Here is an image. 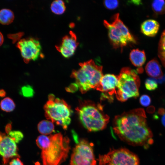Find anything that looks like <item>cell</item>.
I'll use <instances>...</instances> for the list:
<instances>
[{
  "mask_svg": "<svg viewBox=\"0 0 165 165\" xmlns=\"http://www.w3.org/2000/svg\"><path fill=\"white\" fill-rule=\"evenodd\" d=\"M145 112L138 108L116 116L113 120L115 133L123 141L134 146L148 148L153 142V134L147 124Z\"/></svg>",
  "mask_w": 165,
  "mask_h": 165,
  "instance_id": "1",
  "label": "cell"
},
{
  "mask_svg": "<svg viewBox=\"0 0 165 165\" xmlns=\"http://www.w3.org/2000/svg\"><path fill=\"white\" fill-rule=\"evenodd\" d=\"M36 141L42 150L43 165H60L67 158L70 149V140L61 133L48 136L40 135Z\"/></svg>",
  "mask_w": 165,
  "mask_h": 165,
  "instance_id": "2",
  "label": "cell"
},
{
  "mask_svg": "<svg viewBox=\"0 0 165 165\" xmlns=\"http://www.w3.org/2000/svg\"><path fill=\"white\" fill-rule=\"evenodd\" d=\"M75 110L82 125L89 131L103 130L109 122V117L104 112L103 107L100 104L80 100Z\"/></svg>",
  "mask_w": 165,
  "mask_h": 165,
  "instance_id": "3",
  "label": "cell"
},
{
  "mask_svg": "<svg viewBox=\"0 0 165 165\" xmlns=\"http://www.w3.org/2000/svg\"><path fill=\"white\" fill-rule=\"evenodd\" d=\"M80 68L72 71L71 77L82 94L92 89H96L103 76L102 66L96 64L92 60L80 63Z\"/></svg>",
  "mask_w": 165,
  "mask_h": 165,
  "instance_id": "4",
  "label": "cell"
},
{
  "mask_svg": "<svg viewBox=\"0 0 165 165\" xmlns=\"http://www.w3.org/2000/svg\"><path fill=\"white\" fill-rule=\"evenodd\" d=\"M137 73L129 67L121 69L117 76L118 81L115 93L118 100L123 102L129 98L138 97L141 82Z\"/></svg>",
  "mask_w": 165,
  "mask_h": 165,
  "instance_id": "5",
  "label": "cell"
},
{
  "mask_svg": "<svg viewBox=\"0 0 165 165\" xmlns=\"http://www.w3.org/2000/svg\"><path fill=\"white\" fill-rule=\"evenodd\" d=\"M48 100L44 107L46 118L66 130L71 121L72 111L70 106L63 100L55 98L53 94L49 95Z\"/></svg>",
  "mask_w": 165,
  "mask_h": 165,
  "instance_id": "6",
  "label": "cell"
},
{
  "mask_svg": "<svg viewBox=\"0 0 165 165\" xmlns=\"http://www.w3.org/2000/svg\"><path fill=\"white\" fill-rule=\"evenodd\" d=\"M111 22L104 21V24L108 30L109 40L115 49L123 48L129 43H136V41L128 29L120 20L117 13L112 17Z\"/></svg>",
  "mask_w": 165,
  "mask_h": 165,
  "instance_id": "7",
  "label": "cell"
},
{
  "mask_svg": "<svg viewBox=\"0 0 165 165\" xmlns=\"http://www.w3.org/2000/svg\"><path fill=\"white\" fill-rule=\"evenodd\" d=\"M99 165H139L135 154L124 148L111 149L107 154L100 155Z\"/></svg>",
  "mask_w": 165,
  "mask_h": 165,
  "instance_id": "8",
  "label": "cell"
},
{
  "mask_svg": "<svg viewBox=\"0 0 165 165\" xmlns=\"http://www.w3.org/2000/svg\"><path fill=\"white\" fill-rule=\"evenodd\" d=\"M71 165H96L92 145L84 139L77 142L70 160Z\"/></svg>",
  "mask_w": 165,
  "mask_h": 165,
  "instance_id": "9",
  "label": "cell"
},
{
  "mask_svg": "<svg viewBox=\"0 0 165 165\" xmlns=\"http://www.w3.org/2000/svg\"><path fill=\"white\" fill-rule=\"evenodd\" d=\"M16 47L20 50L24 62L28 63L30 61H35L39 57H44L40 43L38 39L28 38L20 40Z\"/></svg>",
  "mask_w": 165,
  "mask_h": 165,
  "instance_id": "10",
  "label": "cell"
},
{
  "mask_svg": "<svg viewBox=\"0 0 165 165\" xmlns=\"http://www.w3.org/2000/svg\"><path fill=\"white\" fill-rule=\"evenodd\" d=\"M0 155L5 164L13 158L19 157L16 142L8 135L0 133Z\"/></svg>",
  "mask_w": 165,
  "mask_h": 165,
  "instance_id": "11",
  "label": "cell"
},
{
  "mask_svg": "<svg viewBox=\"0 0 165 165\" xmlns=\"http://www.w3.org/2000/svg\"><path fill=\"white\" fill-rule=\"evenodd\" d=\"M78 45L75 34L71 31L68 35L63 37L60 44L56 47L63 57L68 58L74 54Z\"/></svg>",
  "mask_w": 165,
  "mask_h": 165,
  "instance_id": "12",
  "label": "cell"
},
{
  "mask_svg": "<svg viewBox=\"0 0 165 165\" xmlns=\"http://www.w3.org/2000/svg\"><path fill=\"white\" fill-rule=\"evenodd\" d=\"M118 81L117 76L111 74H105L101 77L96 89L102 92L108 93L112 96L115 94Z\"/></svg>",
  "mask_w": 165,
  "mask_h": 165,
  "instance_id": "13",
  "label": "cell"
},
{
  "mask_svg": "<svg viewBox=\"0 0 165 165\" xmlns=\"http://www.w3.org/2000/svg\"><path fill=\"white\" fill-rule=\"evenodd\" d=\"M160 27L159 23L152 19L147 20L141 25V30L143 34L149 37H154L157 34Z\"/></svg>",
  "mask_w": 165,
  "mask_h": 165,
  "instance_id": "14",
  "label": "cell"
},
{
  "mask_svg": "<svg viewBox=\"0 0 165 165\" xmlns=\"http://www.w3.org/2000/svg\"><path fill=\"white\" fill-rule=\"evenodd\" d=\"M145 70L147 74L152 77L158 79L163 76L161 66L156 59H152L147 63Z\"/></svg>",
  "mask_w": 165,
  "mask_h": 165,
  "instance_id": "15",
  "label": "cell"
},
{
  "mask_svg": "<svg viewBox=\"0 0 165 165\" xmlns=\"http://www.w3.org/2000/svg\"><path fill=\"white\" fill-rule=\"evenodd\" d=\"M129 57L134 66L140 68L144 64L146 59L144 51L138 49L132 50L130 53Z\"/></svg>",
  "mask_w": 165,
  "mask_h": 165,
  "instance_id": "16",
  "label": "cell"
},
{
  "mask_svg": "<svg viewBox=\"0 0 165 165\" xmlns=\"http://www.w3.org/2000/svg\"><path fill=\"white\" fill-rule=\"evenodd\" d=\"M53 123L48 120H43L38 124V129L39 132L43 135H48L54 131Z\"/></svg>",
  "mask_w": 165,
  "mask_h": 165,
  "instance_id": "17",
  "label": "cell"
},
{
  "mask_svg": "<svg viewBox=\"0 0 165 165\" xmlns=\"http://www.w3.org/2000/svg\"><path fill=\"white\" fill-rule=\"evenodd\" d=\"M14 16L13 12L7 9L0 10V23L3 25H8L13 21Z\"/></svg>",
  "mask_w": 165,
  "mask_h": 165,
  "instance_id": "18",
  "label": "cell"
},
{
  "mask_svg": "<svg viewBox=\"0 0 165 165\" xmlns=\"http://www.w3.org/2000/svg\"><path fill=\"white\" fill-rule=\"evenodd\" d=\"M158 54L163 65L165 67V30L162 33L159 42Z\"/></svg>",
  "mask_w": 165,
  "mask_h": 165,
  "instance_id": "19",
  "label": "cell"
},
{
  "mask_svg": "<svg viewBox=\"0 0 165 165\" xmlns=\"http://www.w3.org/2000/svg\"><path fill=\"white\" fill-rule=\"evenodd\" d=\"M50 9L52 12L56 14H62L66 9L65 3L62 0L54 1L51 4Z\"/></svg>",
  "mask_w": 165,
  "mask_h": 165,
  "instance_id": "20",
  "label": "cell"
},
{
  "mask_svg": "<svg viewBox=\"0 0 165 165\" xmlns=\"http://www.w3.org/2000/svg\"><path fill=\"white\" fill-rule=\"evenodd\" d=\"M0 107L3 111L10 112L14 109L15 104L11 98L9 97H6L0 101Z\"/></svg>",
  "mask_w": 165,
  "mask_h": 165,
  "instance_id": "21",
  "label": "cell"
},
{
  "mask_svg": "<svg viewBox=\"0 0 165 165\" xmlns=\"http://www.w3.org/2000/svg\"><path fill=\"white\" fill-rule=\"evenodd\" d=\"M152 7L153 11L158 14L165 13V1L154 0L152 4Z\"/></svg>",
  "mask_w": 165,
  "mask_h": 165,
  "instance_id": "22",
  "label": "cell"
},
{
  "mask_svg": "<svg viewBox=\"0 0 165 165\" xmlns=\"http://www.w3.org/2000/svg\"><path fill=\"white\" fill-rule=\"evenodd\" d=\"M20 95L29 98L33 97L34 92L33 88L30 86L26 85L22 86L20 91Z\"/></svg>",
  "mask_w": 165,
  "mask_h": 165,
  "instance_id": "23",
  "label": "cell"
},
{
  "mask_svg": "<svg viewBox=\"0 0 165 165\" xmlns=\"http://www.w3.org/2000/svg\"><path fill=\"white\" fill-rule=\"evenodd\" d=\"M145 84L146 88L148 90H154L158 88L157 82L155 78H148L146 79Z\"/></svg>",
  "mask_w": 165,
  "mask_h": 165,
  "instance_id": "24",
  "label": "cell"
},
{
  "mask_svg": "<svg viewBox=\"0 0 165 165\" xmlns=\"http://www.w3.org/2000/svg\"><path fill=\"white\" fill-rule=\"evenodd\" d=\"M8 134V135L16 143H19L24 137L23 133L21 131L18 130L10 131Z\"/></svg>",
  "mask_w": 165,
  "mask_h": 165,
  "instance_id": "25",
  "label": "cell"
},
{
  "mask_svg": "<svg viewBox=\"0 0 165 165\" xmlns=\"http://www.w3.org/2000/svg\"><path fill=\"white\" fill-rule=\"evenodd\" d=\"M105 6L109 9H113L116 8L119 5L117 0H105L104 1Z\"/></svg>",
  "mask_w": 165,
  "mask_h": 165,
  "instance_id": "26",
  "label": "cell"
},
{
  "mask_svg": "<svg viewBox=\"0 0 165 165\" xmlns=\"http://www.w3.org/2000/svg\"><path fill=\"white\" fill-rule=\"evenodd\" d=\"M151 101L150 97L148 95L144 94L141 95L139 99V102L142 106L147 107L149 105Z\"/></svg>",
  "mask_w": 165,
  "mask_h": 165,
  "instance_id": "27",
  "label": "cell"
},
{
  "mask_svg": "<svg viewBox=\"0 0 165 165\" xmlns=\"http://www.w3.org/2000/svg\"><path fill=\"white\" fill-rule=\"evenodd\" d=\"M23 35V32H20L15 34H8L7 36L8 38L12 40L13 43H14L16 41H20V39Z\"/></svg>",
  "mask_w": 165,
  "mask_h": 165,
  "instance_id": "28",
  "label": "cell"
},
{
  "mask_svg": "<svg viewBox=\"0 0 165 165\" xmlns=\"http://www.w3.org/2000/svg\"><path fill=\"white\" fill-rule=\"evenodd\" d=\"M9 165H24L18 157L15 158L12 160Z\"/></svg>",
  "mask_w": 165,
  "mask_h": 165,
  "instance_id": "29",
  "label": "cell"
},
{
  "mask_svg": "<svg viewBox=\"0 0 165 165\" xmlns=\"http://www.w3.org/2000/svg\"><path fill=\"white\" fill-rule=\"evenodd\" d=\"M155 111V108L153 106H150L148 107L146 109L147 112L150 114L154 113Z\"/></svg>",
  "mask_w": 165,
  "mask_h": 165,
  "instance_id": "30",
  "label": "cell"
},
{
  "mask_svg": "<svg viewBox=\"0 0 165 165\" xmlns=\"http://www.w3.org/2000/svg\"><path fill=\"white\" fill-rule=\"evenodd\" d=\"M157 113L160 115L163 116L165 114V109L163 108H160L158 110Z\"/></svg>",
  "mask_w": 165,
  "mask_h": 165,
  "instance_id": "31",
  "label": "cell"
},
{
  "mask_svg": "<svg viewBox=\"0 0 165 165\" xmlns=\"http://www.w3.org/2000/svg\"><path fill=\"white\" fill-rule=\"evenodd\" d=\"M11 126L10 123H9L7 124L6 127V131L7 133H8L10 131L11 129Z\"/></svg>",
  "mask_w": 165,
  "mask_h": 165,
  "instance_id": "32",
  "label": "cell"
},
{
  "mask_svg": "<svg viewBox=\"0 0 165 165\" xmlns=\"http://www.w3.org/2000/svg\"><path fill=\"white\" fill-rule=\"evenodd\" d=\"M6 92L3 89L0 90V97H3L6 95Z\"/></svg>",
  "mask_w": 165,
  "mask_h": 165,
  "instance_id": "33",
  "label": "cell"
},
{
  "mask_svg": "<svg viewBox=\"0 0 165 165\" xmlns=\"http://www.w3.org/2000/svg\"><path fill=\"white\" fill-rule=\"evenodd\" d=\"M4 41V38L2 34L0 32V46L3 44Z\"/></svg>",
  "mask_w": 165,
  "mask_h": 165,
  "instance_id": "34",
  "label": "cell"
},
{
  "mask_svg": "<svg viewBox=\"0 0 165 165\" xmlns=\"http://www.w3.org/2000/svg\"><path fill=\"white\" fill-rule=\"evenodd\" d=\"M161 121L163 125L165 127V114L162 116Z\"/></svg>",
  "mask_w": 165,
  "mask_h": 165,
  "instance_id": "35",
  "label": "cell"
},
{
  "mask_svg": "<svg viewBox=\"0 0 165 165\" xmlns=\"http://www.w3.org/2000/svg\"><path fill=\"white\" fill-rule=\"evenodd\" d=\"M164 79L165 80V76H164Z\"/></svg>",
  "mask_w": 165,
  "mask_h": 165,
  "instance_id": "36",
  "label": "cell"
}]
</instances>
